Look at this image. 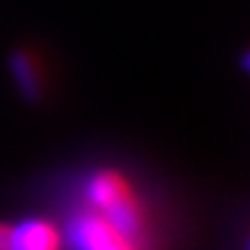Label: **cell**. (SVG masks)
<instances>
[{
  "instance_id": "obj_1",
  "label": "cell",
  "mask_w": 250,
  "mask_h": 250,
  "mask_svg": "<svg viewBox=\"0 0 250 250\" xmlns=\"http://www.w3.org/2000/svg\"><path fill=\"white\" fill-rule=\"evenodd\" d=\"M66 194L100 211L122 231L156 250V226L151 207L126 172L117 167L85 170L76 177V185L68 187Z\"/></svg>"
},
{
  "instance_id": "obj_2",
  "label": "cell",
  "mask_w": 250,
  "mask_h": 250,
  "mask_svg": "<svg viewBox=\"0 0 250 250\" xmlns=\"http://www.w3.org/2000/svg\"><path fill=\"white\" fill-rule=\"evenodd\" d=\"M59 231L63 250H153L71 194H66Z\"/></svg>"
},
{
  "instance_id": "obj_3",
  "label": "cell",
  "mask_w": 250,
  "mask_h": 250,
  "mask_svg": "<svg viewBox=\"0 0 250 250\" xmlns=\"http://www.w3.org/2000/svg\"><path fill=\"white\" fill-rule=\"evenodd\" d=\"M7 250H63L59 224L44 216H27L10 224Z\"/></svg>"
},
{
  "instance_id": "obj_4",
  "label": "cell",
  "mask_w": 250,
  "mask_h": 250,
  "mask_svg": "<svg viewBox=\"0 0 250 250\" xmlns=\"http://www.w3.org/2000/svg\"><path fill=\"white\" fill-rule=\"evenodd\" d=\"M7 68L15 81V87L27 102H39L44 97V73L37 63V56H32L24 49H17L10 54Z\"/></svg>"
},
{
  "instance_id": "obj_5",
  "label": "cell",
  "mask_w": 250,
  "mask_h": 250,
  "mask_svg": "<svg viewBox=\"0 0 250 250\" xmlns=\"http://www.w3.org/2000/svg\"><path fill=\"white\" fill-rule=\"evenodd\" d=\"M7 231H10V224L0 221V250H7Z\"/></svg>"
}]
</instances>
